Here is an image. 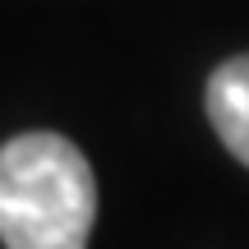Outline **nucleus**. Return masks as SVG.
I'll list each match as a JSON object with an SVG mask.
<instances>
[{"label": "nucleus", "mask_w": 249, "mask_h": 249, "mask_svg": "<svg viewBox=\"0 0 249 249\" xmlns=\"http://www.w3.org/2000/svg\"><path fill=\"white\" fill-rule=\"evenodd\" d=\"M203 107L217 139L226 143V152L249 166V55H235V60L213 70Z\"/></svg>", "instance_id": "f03ea898"}, {"label": "nucleus", "mask_w": 249, "mask_h": 249, "mask_svg": "<svg viewBox=\"0 0 249 249\" xmlns=\"http://www.w3.org/2000/svg\"><path fill=\"white\" fill-rule=\"evenodd\" d=\"M97 176L79 143L33 129L0 148V240L5 249H88Z\"/></svg>", "instance_id": "f257e3e1"}]
</instances>
